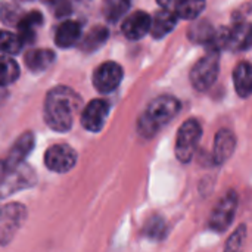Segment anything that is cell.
<instances>
[{"label":"cell","instance_id":"obj_1","mask_svg":"<svg viewBox=\"0 0 252 252\" xmlns=\"http://www.w3.org/2000/svg\"><path fill=\"white\" fill-rule=\"evenodd\" d=\"M81 108V97L69 87L58 86L44 99L43 115L46 124L55 131H68Z\"/></svg>","mask_w":252,"mask_h":252},{"label":"cell","instance_id":"obj_2","mask_svg":"<svg viewBox=\"0 0 252 252\" xmlns=\"http://www.w3.org/2000/svg\"><path fill=\"white\" fill-rule=\"evenodd\" d=\"M180 111V102L174 96H158L140 115L137 128L145 137H154L164 126H167Z\"/></svg>","mask_w":252,"mask_h":252},{"label":"cell","instance_id":"obj_3","mask_svg":"<svg viewBox=\"0 0 252 252\" xmlns=\"http://www.w3.org/2000/svg\"><path fill=\"white\" fill-rule=\"evenodd\" d=\"M220 72V52L208 50L192 68L190 83L198 92L208 90Z\"/></svg>","mask_w":252,"mask_h":252},{"label":"cell","instance_id":"obj_4","mask_svg":"<svg viewBox=\"0 0 252 252\" xmlns=\"http://www.w3.org/2000/svg\"><path fill=\"white\" fill-rule=\"evenodd\" d=\"M202 137V127L198 120L192 118L182 124L176 139V157L180 162H189Z\"/></svg>","mask_w":252,"mask_h":252},{"label":"cell","instance_id":"obj_5","mask_svg":"<svg viewBox=\"0 0 252 252\" xmlns=\"http://www.w3.org/2000/svg\"><path fill=\"white\" fill-rule=\"evenodd\" d=\"M236 211H238V193L230 190L220 199V202L211 213L210 223H208L210 229L219 233L224 232L233 223Z\"/></svg>","mask_w":252,"mask_h":252},{"label":"cell","instance_id":"obj_6","mask_svg":"<svg viewBox=\"0 0 252 252\" xmlns=\"http://www.w3.org/2000/svg\"><path fill=\"white\" fill-rule=\"evenodd\" d=\"M77 162V152L68 145H53L44 154V164L50 171L66 173L74 168Z\"/></svg>","mask_w":252,"mask_h":252},{"label":"cell","instance_id":"obj_7","mask_svg":"<svg viewBox=\"0 0 252 252\" xmlns=\"http://www.w3.org/2000/svg\"><path fill=\"white\" fill-rule=\"evenodd\" d=\"M123 80V68L117 62H105L93 72V86L100 93L114 92Z\"/></svg>","mask_w":252,"mask_h":252},{"label":"cell","instance_id":"obj_8","mask_svg":"<svg viewBox=\"0 0 252 252\" xmlns=\"http://www.w3.org/2000/svg\"><path fill=\"white\" fill-rule=\"evenodd\" d=\"M109 114V103L103 99H94L86 105L81 112V126L93 133L103 128L105 121Z\"/></svg>","mask_w":252,"mask_h":252},{"label":"cell","instance_id":"obj_9","mask_svg":"<svg viewBox=\"0 0 252 252\" xmlns=\"http://www.w3.org/2000/svg\"><path fill=\"white\" fill-rule=\"evenodd\" d=\"M32 146H34V136H32V133L31 131L22 133L16 139V142L10 148L7 157L3 161V174L18 168L19 165H22V161L32 151Z\"/></svg>","mask_w":252,"mask_h":252},{"label":"cell","instance_id":"obj_10","mask_svg":"<svg viewBox=\"0 0 252 252\" xmlns=\"http://www.w3.org/2000/svg\"><path fill=\"white\" fill-rule=\"evenodd\" d=\"M25 220V208L21 204H7L1 211V241L7 244L9 239L19 229Z\"/></svg>","mask_w":252,"mask_h":252},{"label":"cell","instance_id":"obj_11","mask_svg":"<svg viewBox=\"0 0 252 252\" xmlns=\"http://www.w3.org/2000/svg\"><path fill=\"white\" fill-rule=\"evenodd\" d=\"M152 28V18L143 12V10H137L134 13H131L130 16H127L121 25L123 34L128 38V40H140L143 38Z\"/></svg>","mask_w":252,"mask_h":252},{"label":"cell","instance_id":"obj_12","mask_svg":"<svg viewBox=\"0 0 252 252\" xmlns=\"http://www.w3.org/2000/svg\"><path fill=\"white\" fill-rule=\"evenodd\" d=\"M252 47V24L239 21L229 28V50L245 52Z\"/></svg>","mask_w":252,"mask_h":252},{"label":"cell","instance_id":"obj_13","mask_svg":"<svg viewBox=\"0 0 252 252\" xmlns=\"http://www.w3.org/2000/svg\"><path fill=\"white\" fill-rule=\"evenodd\" d=\"M236 148V137L233 131L223 128L216 134L214 140V149H213V161L217 165L224 164L233 154Z\"/></svg>","mask_w":252,"mask_h":252},{"label":"cell","instance_id":"obj_14","mask_svg":"<svg viewBox=\"0 0 252 252\" xmlns=\"http://www.w3.org/2000/svg\"><path fill=\"white\" fill-rule=\"evenodd\" d=\"M34 180V174L31 171L30 167H24L21 168V165L9 173L3 174V186H1V192L3 196L9 195L10 192H15L18 189L22 188H28L30 185H32Z\"/></svg>","mask_w":252,"mask_h":252},{"label":"cell","instance_id":"obj_15","mask_svg":"<svg viewBox=\"0 0 252 252\" xmlns=\"http://www.w3.org/2000/svg\"><path fill=\"white\" fill-rule=\"evenodd\" d=\"M177 15L170 10V9H161L157 12V15L152 19V37L154 38H162L165 37L168 32H171L177 24Z\"/></svg>","mask_w":252,"mask_h":252},{"label":"cell","instance_id":"obj_16","mask_svg":"<svg viewBox=\"0 0 252 252\" xmlns=\"http://www.w3.org/2000/svg\"><path fill=\"white\" fill-rule=\"evenodd\" d=\"M81 37V25L77 21H65L62 22L55 34V43L56 46L66 49L74 46Z\"/></svg>","mask_w":252,"mask_h":252},{"label":"cell","instance_id":"obj_17","mask_svg":"<svg viewBox=\"0 0 252 252\" xmlns=\"http://www.w3.org/2000/svg\"><path fill=\"white\" fill-rule=\"evenodd\" d=\"M233 84L235 90L241 97H248L252 94V63L241 62L233 71Z\"/></svg>","mask_w":252,"mask_h":252},{"label":"cell","instance_id":"obj_18","mask_svg":"<svg viewBox=\"0 0 252 252\" xmlns=\"http://www.w3.org/2000/svg\"><path fill=\"white\" fill-rule=\"evenodd\" d=\"M55 61V53L49 49H34L25 55V63L31 71L40 72L49 68Z\"/></svg>","mask_w":252,"mask_h":252},{"label":"cell","instance_id":"obj_19","mask_svg":"<svg viewBox=\"0 0 252 252\" xmlns=\"http://www.w3.org/2000/svg\"><path fill=\"white\" fill-rule=\"evenodd\" d=\"M205 7V0H174L173 12L182 19H196Z\"/></svg>","mask_w":252,"mask_h":252},{"label":"cell","instance_id":"obj_20","mask_svg":"<svg viewBox=\"0 0 252 252\" xmlns=\"http://www.w3.org/2000/svg\"><path fill=\"white\" fill-rule=\"evenodd\" d=\"M216 31L214 27L208 22V21H199V22H195L189 31H188V37L195 41V43H201V44H205V46H210L214 40V35H216Z\"/></svg>","mask_w":252,"mask_h":252},{"label":"cell","instance_id":"obj_21","mask_svg":"<svg viewBox=\"0 0 252 252\" xmlns=\"http://www.w3.org/2000/svg\"><path fill=\"white\" fill-rule=\"evenodd\" d=\"M109 37V31L102 27V25H97V27H93L83 38L81 41V49L84 52H93V50H97Z\"/></svg>","mask_w":252,"mask_h":252},{"label":"cell","instance_id":"obj_22","mask_svg":"<svg viewBox=\"0 0 252 252\" xmlns=\"http://www.w3.org/2000/svg\"><path fill=\"white\" fill-rule=\"evenodd\" d=\"M130 7V0H103L102 10L103 16L109 22H117L121 19Z\"/></svg>","mask_w":252,"mask_h":252},{"label":"cell","instance_id":"obj_23","mask_svg":"<svg viewBox=\"0 0 252 252\" xmlns=\"http://www.w3.org/2000/svg\"><path fill=\"white\" fill-rule=\"evenodd\" d=\"M24 43L19 37V34H12L7 31L1 32V50L4 56H10V55H16L21 52Z\"/></svg>","mask_w":252,"mask_h":252},{"label":"cell","instance_id":"obj_24","mask_svg":"<svg viewBox=\"0 0 252 252\" xmlns=\"http://www.w3.org/2000/svg\"><path fill=\"white\" fill-rule=\"evenodd\" d=\"M245 238H247V227L242 224L229 238V241L226 244V248H224L223 252H242L244 244H245Z\"/></svg>","mask_w":252,"mask_h":252},{"label":"cell","instance_id":"obj_25","mask_svg":"<svg viewBox=\"0 0 252 252\" xmlns=\"http://www.w3.org/2000/svg\"><path fill=\"white\" fill-rule=\"evenodd\" d=\"M18 77H19V66H18V63L12 58H9V56H3V78H1V84L7 86V84L13 83Z\"/></svg>","mask_w":252,"mask_h":252},{"label":"cell","instance_id":"obj_26","mask_svg":"<svg viewBox=\"0 0 252 252\" xmlns=\"http://www.w3.org/2000/svg\"><path fill=\"white\" fill-rule=\"evenodd\" d=\"M145 233L149 236V238H154V239H159L164 236L165 233V224L161 219H152L149 221V224L145 227Z\"/></svg>","mask_w":252,"mask_h":252},{"label":"cell","instance_id":"obj_27","mask_svg":"<svg viewBox=\"0 0 252 252\" xmlns=\"http://www.w3.org/2000/svg\"><path fill=\"white\" fill-rule=\"evenodd\" d=\"M46 1L50 4L56 16H65L71 12L69 0H46Z\"/></svg>","mask_w":252,"mask_h":252},{"label":"cell","instance_id":"obj_28","mask_svg":"<svg viewBox=\"0 0 252 252\" xmlns=\"http://www.w3.org/2000/svg\"><path fill=\"white\" fill-rule=\"evenodd\" d=\"M158 1V4L162 7V9H170L171 6H173V1L174 0H157Z\"/></svg>","mask_w":252,"mask_h":252},{"label":"cell","instance_id":"obj_29","mask_svg":"<svg viewBox=\"0 0 252 252\" xmlns=\"http://www.w3.org/2000/svg\"><path fill=\"white\" fill-rule=\"evenodd\" d=\"M78 1H87V0H78Z\"/></svg>","mask_w":252,"mask_h":252}]
</instances>
